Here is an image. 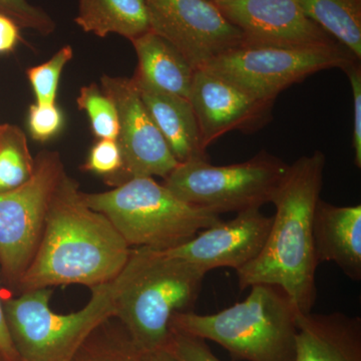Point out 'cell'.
<instances>
[{
	"label": "cell",
	"mask_w": 361,
	"mask_h": 361,
	"mask_svg": "<svg viewBox=\"0 0 361 361\" xmlns=\"http://www.w3.org/2000/svg\"><path fill=\"white\" fill-rule=\"evenodd\" d=\"M288 168L282 159L266 151L227 166L198 159L179 164L163 185L190 205L218 215L239 213L272 203Z\"/></svg>",
	"instance_id": "7"
},
{
	"label": "cell",
	"mask_w": 361,
	"mask_h": 361,
	"mask_svg": "<svg viewBox=\"0 0 361 361\" xmlns=\"http://www.w3.org/2000/svg\"><path fill=\"white\" fill-rule=\"evenodd\" d=\"M294 361H361V318L299 312Z\"/></svg>",
	"instance_id": "16"
},
{
	"label": "cell",
	"mask_w": 361,
	"mask_h": 361,
	"mask_svg": "<svg viewBox=\"0 0 361 361\" xmlns=\"http://www.w3.org/2000/svg\"><path fill=\"white\" fill-rule=\"evenodd\" d=\"M82 197L111 221L130 248L168 250L223 221L218 214L180 200L151 177L134 178L102 193L82 192Z\"/></svg>",
	"instance_id": "5"
},
{
	"label": "cell",
	"mask_w": 361,
	"mask_h": 361,
	"mask_svg": "<svg viewBox=\"0 0 361 361\" xmlns=\"http://www.w3.org/2000/svg\"><path fill=\"white\" fill-rule=\"evenodd\" d=\"M207 273L163 250L137 247L116 285L115 318L141 353L165 349L176 313L193 311Z\"/></svg>",
	"instance_id": "3"
},
{
	"label": "cell",
	"mask_w": 361,
	"mask_h": 361,
	"mask_svg": "<svg viewBox=\"0 0 361 361\" xmlns=\"http://www.w3.org/2000/svg\"><path fill=\"white\" fill-rule=\"evenodd\" d=\"M326 157L322 151L289 165L273 197L275 206L269 234L260 254L236 271L240 290L252 285L280 287L302 313L312 311L317 298L318 263L312 224L320 199Z\"/></svg>",
	"instance_id": "2"
},
{
	"label": "cell",
	"mask_w": 361,
	"mask_h": 361,
	"mask_svg": "<svg viewBox=\"0 0 361 361\" xmlns=\"http://www.w3.org/2000/svg\"><path fill=\"white\" fill-rule=\"evenodd\" d=\"M142 361H178L174 356L168 353L166 349L151 351V353H142Z\"/></svg>",
	"instance_id": "32"
},
{
	"label": "cell",
	"mask_w": 361,
	"mask_h": 361,
	"mask_svg": "<svg viewBox=\"0 0 361 361\" xmlns=\"http://www.w3.org/2000/svg\"><path fill=\"white\" fill-rule=\"evenodd\" d=\"M35 159L25 133L16 126L0 125V193L25 184L32 177Z\"/></svg>",
	"instance_id": "21"
},
{
	"label": "cell",
	"mask_w": 361,
	"mask_h": 361,
	"mask_svg": "<svg viewBox=\"0 0 361 361\" xmlns=\"http://www.w3.org/2000/svg\"><path fill=\"white\" fill-rule=\"evenodd\" d=\"M272 220L261 212L260 208L248 209L237 213L232 220L202 230L182 245L163 251L206 273L216 268L237 271L262 251Z\"/></svg>",
	"instance_id": "14"
},
{
	"label": "cell",
	"mask_w": 361,
	"mask_h": 361,
	"mask_svg": "<svg viewBox=\"0 0 361 361\" xmlns=\"http://www.w3.org/2000/svg\"><path fill=\"white\" fill-rule=\"evenodd\" d=\"M0 361H4V357H2L1 355H0Z\"/></svg>",
	"instance_id": "33"
},
{
	"label": "cell",
	"mask_w": 361,
	"mask_h": 361,
	"mask_svg": "<svg viewBox=\"0 0 361 361\" xmlns=\"http://www.w3.org/2000/svg\"><path fill=\"white\" fill-rule=\"evenodd\" d=\"M20 26L4 14H0V54H8L20 40Z\"/></svg>",
	"instance_id": "30"
},
{
	"label": "cell",
	"mask_w": 361,
	"mask_h": 361,
	"mask_svg": "<svg viewBox=\"0 0 361 361\" xmlns=\"http://www.w3.org/2000/svg\"><path fill=\"white\" fill-rule=\"evenodd\" d=\"M82 310L70 314L49 307L51 288L21 292L4 302V315L20 361H73L92 332L115 318V282L90 288Z\"/></svg>",
	"instance_id": "6"
},
{
	"label": "cell",
	"mask_w": 361,
	"mask_h": 361,
	"mask_svg": "<svg viewBox=\"0 0 361 361\" xmlns=\"http://www.w3.org/2000/svg\"><path fill=\"white\" fill-rule=\"evenodd\" d=\"M189 101L205 151L227 133H254L262 129L272 118L275 102L261 99L205 68L195 73Z\"/></svg>",
	"instance_id": "12"
},
{
	"label": "cell",
	"mask_w": 361,
	"mask_h": 361,
	"mask_svg": "<svg viewBox=\"0 0 361 361\" xmlns=\"http://www.w3.org/2000/svg\"><path fill=\"white\" fill-rule=\"evenodd\" d=\"M165 349L178 361H221L205 341L173 327Z\"/></svg>",
	"instance_id": "28"
},
{
	"label": "cell",
	"mask_w": 361,
	"mask_h": 361,
	"mask_svg": "<svg viewBox=\"0 0 361 361\" xmlns=\"http://www.w3.org/2000/svg\"><path fill=\"white\" fill-rule=\"evenodd\" d=\"M102 90L115 104L118 116L116 142L122 152L123 167L108 180L120 186L139 177L165 179L179 165L160 130L149 116L132 78H101Z\"/></svg>",
	"instance_id": "11"
},
{
	"label": "cell",
	"mask_w": 361,
	"mask_h": 361,
	"mask_svg": "<svg viewBox=\"0 0 361 361\" xmlns=\"http://www.w3.org/2000/svg\"><path fill=\"white\" fill-rule=\"evenodd\" d=\"M111 319L92 332L73 361H142L141 351L123 325L118 322L115 329L110 325Z\"/></svg>",
	"instance_id": "22"
},
{
	"label": "cell",
	"mask_w": 361,
	"mask_h": 361,
	"mask_svg": "<svg viewBox=\"0 0 361 361\" xmlns=\"http://www.w3.org/2000/svg\"><path fill=\"white\" fill-rule=\"evenodd\" d=\"M245 45L297 47L336 42L304 14L298 0H211Z\"/></svg>",
	"instance_id": "13"
},
{
	"label": "cell",
	"mask_w": 361,
	"mask_h": 361,
	"mask_svg": "<svg viewBox=\"0 0 361 361\" xmlns=\"http://www.w3.org/2000/svg\"><path fill=\"white\" fill-rule=\"evenodd\" d=\"M0 14L13 20L20 28L49 35L56 30V23L47 11L27 0H0Z\"/></svg>",
	"instance_id": "25"
},
{
	"label": "cell",
	"mask_w": 361,
	"mask_h": 361,
	"mask_svg": "<svg viewBox=\"0 0 361 361\" xmlns=\"http://www.w3.org/2000/svg\"><path fill=\"white\" fill-rule=\"evenodd\" d=\"M77 103L78 109L87 114L97 139H118V116L115 104L96 84L82 87Z\"/></svg>",
	"instance_id": "23"
},
{
	"label": "cell",
	"mask_w": 361,
	"mask_h": 361,
	"mask_svg": "<svg viewBox=\"0 0 361 361\" xmlns=\"http://www.w3.org/2000/svg\"><path fill=\"white\" fill-rule=\"evenodd\" d=\"M250 288L245 300L219 312L176 313L171 327L216 342L235 360H295L300 311L280 287L255 284Z\"/></svg>",
	"instance_id": "4"
},
{
	"label": "cell",
	"mask_w": 361,
	"mask_h": 361,
	"mask_svg": "<svg viewBox=\"0 0 361 361\" xmlns=\"http://www.w3.org/2000/svg\"><path fill=\"white\" fill-rule=\"evenodd\" d=\"M63 116L56 104H33L28 111V130L33 140L47 142L63 128Z\"/></svg>",
	"instance_id": "27"
},
{
	"label": "cell",
	"mask_w": 361,
	"mask_h": 361,
	"mask_svg": "<svg viewBox=\"0 0 361 361\" xmlns=\"http://www.w3.org/2000/svg\"><path fill=\"white\" fill-rule=\"evenodd\" d=\"M0 355L4 357V361H20L7 327L1 297H0Z\"/></svg>",
	"instance_id": "31"
},
{
	"label": "cell",
	"mask_w": 361,
	"mask_h": 361,
	"mask_svg": "<svg viewBox=\"0 0 361 361\" xmlns=\"http://www.w3.org/2000/svg\"><path fill=\"white\" fill-rule=\"evenodd\" d=\"M75 21L97 37L116 33L130 42L151 30L146 0H78Z\"/></svg>",
	"instance_id": "19"
},
{
	"label": "cell",
	"mask_w": 361,
	"mask_h": 361,
	"mask_svg": "<svg viewBox=\"0 0 361 361\" xmlns=\"http://www.w3.org/2000/svg\"><path fill=\"white\" fill-rule=\"evenodd\" d=\"M304 14L361 59V0H298Z\"/></svg>",
	"instance_id": "20"
},
{
	"label": "cell",
	"mask_w": 361,
	"mask_h": 361,
	"mask_svg": "<svg viewBox=\"0 0 361 361\" xmlns=\"http://www.w3.org/2000/svg\"><path fill=\"white\" fill-rule=\"evenodd\" d=\"M130 247L111 221L82 200L68 174L59 182L32 263L21 277L20 291L113 281L125 267Z\"/></svg>",
	"instance_id": "1"
},
{
	"label": "cell",
	"mask_w": 361,
	"mask_h": 361,
	"mask_svg": "<svg viewBox=\"0 0 361 361\" xmlns=\"http://www.w3.org/2000/svg\"><path fill=\"white\" fill-rule=\"evenodd\" d=\"M353 59L336 42L297 47L243 44L221 54L204 68L261 99L275 101L290 85L318 71L343 70Z\"/></svg>",
	"instance_id": "8"
},
{
	"label": "cell",
	"mask_w": 361,
	"mask_h": 361,
	"mask_svg": "<svg viewBox=\"0 0 361 361\" xmlns=\"http://www.w3.org/2000/svg\"><path fill=\"white\" fill-rule=\"evenodd\" d=\"M151 30L170 42L195 70L243 45V35L211 0H146Z\"/></svg>",
	"instance_id": "10"
},
{
	"label": "cell",
	"mask_w": 361,
	"mask_h": 361,
	"mask_svg": "<svg viewBox=\"0 0 361 361\" xmlns=\"http://www.w3.org/2000/svg\"><path fill=\"white\" fill-rule=\"evenodd\" d=\"M132 80L178 163L208 159L189 99L160 92L134 77Z\"/></svg>",
	"instance_id": "17"
},
{
	"label": "cell",
	"mask_w": 361,
	"mask_h": 361,
	"mask_svg": "<svg viewBox=\"0 0 361 361\" xmlns=\"http://www.w3.org/2000/svg\"><path fill=\"white\" fill-rule=\"evenodd\" d=\"M123 167V157L116 140H99L90 149L85 171L104 176L106 182L113 179Z\"/></svg>",
	"instance_id": "26"
},
{
	"label": "cell",
	"mask_w": 361,
	"mask_h": 361,
	"mask_svg": "<svg viewBox=\"0 0 361 361\" xmlns=\"http://www.w3.org/2000/svg\"><path fill=\"white\" fill-rule=\"evenodd\" d=\"M66 173L59 153L42 151L32 177L0 193V270L11 285L18 286L35 257L52 196Z\"/></svg>",
	"instance_id": "9"
},
{
	"label": "cell",
	"mask_w": 361,
	"mask_h": 361,
	"mask_svg": "<svg viewBox=\"0 0 361 361\" xmlns=\"http://www.w3.org/2000/svg\"><path fill=\"white\" fill-rule=\"evenodd\" d=\"M318 265L334 262L353 281L361 280V206H336L319 199L312 224Z\"/></svg>",
	"instance_id": "15"
},
{
	"label": "cell",
	"mask_w": 361,
	"mask_h": 361,
	"mask_svg": "<svg viewBox=\"0 0 361 361\" xmlns=\"http://www.w3.org/2000/svg\"><path fill=\"white\" fill-rule=\"evenodd\" d=\"M130 42L137 58L134 78L160 92L189 99L196 70L176 47L152 30Z\"/></svg>",
	"instance_id": "18"
},
{
	"label": "cell",
	"mask_w": 361,
	"mask_h": 361,
	"mask_svg": "<svg viewBox=\"0 0 361 361\" xmlns=\"http://www.w3.org/2000/svg\"><path fill=\"white\" fill-rule=\"evenodd\" d=\"M73 56L71 45H65L49 61L26 71L35 96V103L56 104L61 73Z\"/></svg>",
	"instance_id": "24"
},
{
	"label": "cell",
	"mask_w": 361,
	"mask_h": 361,
	"mask_svg": "<svg viewBox=\"0 0 361 361\" xmlns=\"http://www.w3.org/2000/svg\"><path fill=\"white\" fill-rule=\"evenodd\" d=\"M353 90V148L355 151V164L361 168V66L360 61L353 59L344 66Z\"/></svg>",
	"instance_id": "29"
}]
</instances>
